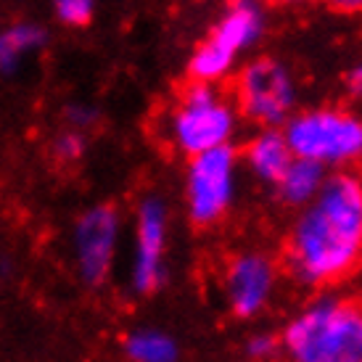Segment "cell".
I'll return each mask as SVG.
<instances>
[{"instance_id":"6da1fadb","label":"cell","mask_w":362,"mask_h":362,"mask_svg":"<svg viewBox=\"0 0 362 362\" xmlns=\"http://www.w3.org/2000/svg\"><path fill=\"white\" fill-rule=\"evenodd\" d=\"M362 267V175L333 170L283 238V270L302 288L339 286Z\"/></svg>"},{"instance_id":"7a4b0ae2","label":"cell","mask_w":362,"mask_h":362,"mask_svg":"<svg viewBox=\"0 0 362 362\" xmlns=\"http://www.w3.org/2000/svg\"><path fill=\"white\" fill-rule=\"evenodd\" d=\"M278 336L288 362H362V304L315 296Z\"/></svg>"},{"instance_id":"3957f363","label":"cell","mask_w":362,"mask_h":362,"mask_svg":"<svg viewBox=\"0 0 362 362\" xmlns=\"http://www.w3.org/2000/svg\"><path fill=\"white\" fill-rule=\"evenodd\" d=\"M241 124V114L222 85L188 80L161 117V141L172 153L191 159L220 146H233Z\"/></svg>"},{"instance_id":"277c9868","label":"cell","mask_w":362,"mask_h":362,"mask_svg":"<svg viewBox=\"0 0 362 362\" xmlns=\"http://www.w3.org/2000/svg\"><path fill=\"white\" fill-rule=\"evenodd\" d=\"M270 30V6L264 0H228L209 32L196 42L188 59L191 80L222 85L243 61L254 56Z\"/></svg>"},{"instance_id":"5b68a950","label":"cell","mask_w":362,"mask_h":362,"mask_svg":"<svg viewBox=\"0 0 362 362\" xmlns=\"http://www.w3.org/2000/svg\"><path fill=\"white\" fill-rule=\"evenodd\" d=\"M293 156L322 170H352L362 156V114L336 103L299 106L281 127Z\"/></svg>"},{"instance_id":"8992f818","label":"cell","mask_w":362,"mask_h":362,"mask_svg":"<svg viewBox=\"0 0 362 362\" xmlns=\"http://www.w3.org/2000/svg\"><path fill=\"white\" fill-rule=\"evenodd\" d=\"M228 82L235 109L252 127H283L302 101V85L291 64L270 53L249 56Z\"/></svg>"},{"instance_id":"52a82bcc","label":"cell","mask_w":362,"mask_h":362,"mask_svg":"<svg viewBox=\"0 0 362 362\" xmlns=\"http://www.w3.org/2000/svg\"><path fill=\"white\" fill-rule=\"evenodd\" d=\"M241 191V156L235 143L185 159L182 206L196 230H211L230 217Z\"/></svg>"},{"instance_id":"ba28073f","label":"cell","mask_w":362,"mask_h":362,"mask_svg":"<svg viewBox=\"0 0 362 362\" xmlns=\"http://www.w3.org/2000/svg\"><path fill=\"white\" fill-rule=\"evenodd\" d=\"M170 204L156 193L143 196L132 217V259H130V288L135 296L148 299L170 281Z\"/></svg>"},{"instance_id":"9c48e42d","label":"cell","mask_w":362,"mask_h":362,"mask_svg":"<svg viewBox=\"0 0 362 362\" xmlns=\"http://www.w3.org/2000/svg\"><path fill=\"white\" fill-rule=\"evenodd\" d=\"M122 211L114 204H93L71 228V257L85 286L98 288L111 278L122 243Z\"/></svg>"},{"instance_id":"30bf717a","label":"cell","mask_w":362,"mask_h":362,"mask_svg":"<svg viewBox=\"0 0 362 362\" xmlns=\"http://www.w3.org/2000/svg\"><path fill=\"white\" fill-rule=\"evenodd\" d=\"M281 286V264L267 252L241 249L225 262L222 299L235 320H257L270 310Z\"/></svg>"},{"instance_id":"8fae6325","label":"cell","mask_w":362,"mask_h":362,"mask_svg":"<svg viewBox=\"0 0 362 362\" xmlns=\"http://www.w3.org/2000/svg\"><path fill=\"white\" fill-rule=\"evenodd\" d=\"M238 156H241V170L249 172L259 185L270 188L293 159L281 127H257L238 148Z\"/></svg>"},{"instance_id":"7c38bea8","label":"cell","mask_w":362,"mask_h":362,"mask_svg":"<svg viewBox=\"0 0 362 362\" xmlns=\"http://www.w3.org/2000/svg\"><path fill=\"white\" fill-rule=\"evenodd\" d=\"M48 45V30L37 21H11L0 27V74H19Z\"/></svg>"},{"instance_id":"4fadbf2b","label":"cell","mask_w":362,"mask_h":362,"mask_svg":"<svg viewBox=\"0 0 362 362\" xmlns=\"http://www.w3.org/2000/svg\"><path fill=\"white\" fill-rule=\"evenodd\" d=\"M328 177V170H322L320 164L293 156L291 164L283 170V175L275 180L272 191L275 199L291 211L304 209L307 204L315 202V196L320 193L322 182Z\"/></svg>"},{"instance_id":"5bb4252c","label":"cell","mask_w":362,"mask_h":362,"mask_svg":"<svg viewBox=\"0 0 362 362\" xmlns=\"http://www.w3.org/2000/svg\"><path fill=\"white\" fill-rule=\"evenodd\" d=\"M122 354L127 362H180V341L164 328L138 325L124 333Z\"/></svg>"},{"instance_id":"9a60e30c","label":"cell","mask_w":362,"mask_h":362,"mask_svg":"<svg viewBox=\"0 0 362 362\" xmlns=\"http://www.w3.org/2000/svg\"><path fill=\"white\" fill-rule=\"evenodd\" d=\"M51 8L59 24L69 30H82L95 16L98 0H51Z\"/></svg>"},{"instance_id":"2e32d148","label":"cell","mask_w":362,"mask_h":362,"mask_svg":"<svg viewBox=\"0 0 362 362\" xmlns=\"http://www.w3.org/2000/svg\"><path fill=\"white\" fill-rule=\"evenodd\" d=\"M51 151L59 164H77V161H82L85 151H88V135H85V130H77V127L66 124L64 130L56 132V138L51 143Z\"/></svg>"},{"instance_id":"e0dca14e","label":"cell","mask_w":362,"mask_h":362,"mask_svg":"<svg viewBox=\"0 0 362 362\" xmlns=\"http://www.w3.org/2000/svg\"><path fill=\"white\" fill-rule=\"evenodd\" d=\"M243 352L252 362H275L281 357V336L267 331L252 333L243 344Z\"/></svg>"},{"instance_id":"ac0fdd59","label":"cell","mask_w":362,"mask_h":362,"mask_svg":"<svg viewBox=\"0 0 362 362\" xmlns=\"http://www.w3.org/2000/svg\"><path fill=\"white\" fill-rule=\"evenodd\" d=\"M64 119H66L69 127H77V130L88 132L93 124L98 122V111H95V106H90V103H71V106H66Z\"/></svg>"},{"instance_id":"d6986e66","label":"cell","mask_w":362,"mask_h":362,"mask_svg":"<svg viewBox=\"0 0 362 362\" xmlns=\"http://www.w3.org/2000/svg\"><path fill=\"white\" fill-rule=\"evenodd\" d=\"M344 90H346V95L352 101L362 103V59L346 69V74H344Z\"/></svg>"},{"instance_id":"ffe728a7","label":"cell","mask_w":362,"mask_h":362,"mask_svg":"<svg viewBox=\"0 0 362 362\" xmlns=\"http://www.w3.org/2000/svg\"><path fill=\"white\" fill-rule=\"evenodd\" d=\"M328 8L339 13H362V0H325Z\"/></svg>"},{"instance_id":"44dd1931","label":"cell","mask_w":362,"mask_h":362,"mask_svg":"<svg viewBox=\"0 0 362 362\" xmlns=\"http://www.w3.org/2000/svg\"><path fill=\"white\" fill-rule=\"evenodd\" d=\"M267 6H278V8H288V6H302V3H307V0H264Z\"/></svg>"},{"instance_id":"7402d4cb","label":"cell","mask_w":362,"mask_h":362,"mask_svg":"<svg viewBox=\"0 0 362 362\" xmlns=\"http://www.w3.org/2000/svg\"><path fill=\"white\" fill-rule=\"evenodd\" d=\"M360 164H362V156H360Z\"/></svg>"}]
</instances>
